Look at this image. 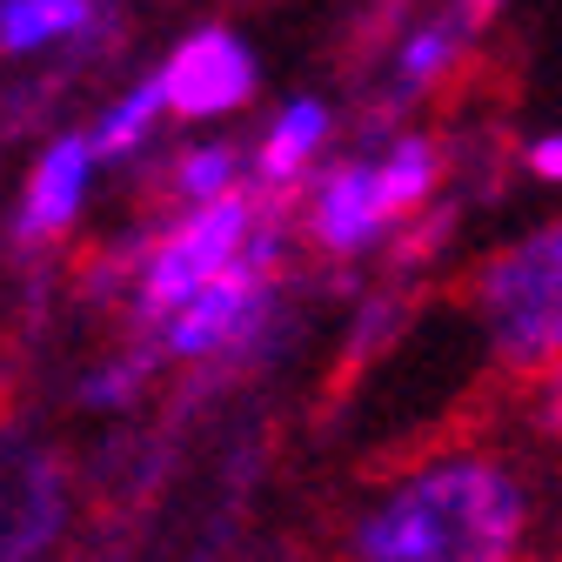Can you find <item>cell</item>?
<instances>
[{
  "label": "cell",
  "instance_id": "1",
  "mask_svg": "<svg viewBox=\"0 0 562 562\" xmlns=\"http://www.w3.org/2000/svg\"><path fill=\"white\" fill-rule=\"evenodd\" d=\"M529 536V488L496 456H436L356 522L362 562H503Z\"/></svg>",
  "mask_w": 562,
  "mask_h": 562
},
{
  "label": "cell",
  "instance_id": "2",
  "mask_svg": "<svg viewBox=\"0 0 562 562\" xmlns=\"http://www.w3.org/2000/svg\"><path fill=\"white\" fill-rule=\"evenodd\" d=\"M475 322L516 375H542L562 356V215L482 261Z\"/></svg>",
  "mask_w": 562,
  "mask_h": 562
},
{
  "label": "cell",
  "instance_id": "3",
  "mask_svg": "<svg viewBox=\"0 0 562 562\" xmlns=\"http://www.w3.org/2000/svg\"><path fill=\"white\" fill-rule=\"evenodd\" d=\"M255 228H261V215H255V201H248L241 188L222 194V201L181 207V222H168V228L148 241V255L134 261V308H140V322L161 328L194 289H207L222 268H235V261L248 255Z\"/></svg>",
  "mask_w": 562,
  "mask_h": 562
},
{
  "label": "cell",
  "instance_id": "4",
  "mask_svg": "<svg viewBox=\"0 0 562 562\" xmlns=\"http://www.w3.org/2000/svg\"><path fill=\"white\" fill-rule=\"evenodd\" d=\"M274 255H281V235L261 222L248 255L235 268H222L207 289H194L168 322H161V356L175 362H207V356H228L255 335V322L268 315V281H274Z\"/></svg>",
  "mask_w": 562,
  "mask_h": 562
},
{
  "label": "cell",
  "instance_id": "5",
  "mask_svg": "<svg viewBox=\"0 0 562 562\" xmlns=\"http://www.w3.org/2000/svg\"><path fill=\"white\" fill-rule=\"evenodd\" d=\"M255 81H261V60L235 27H194L161 60V88H168L175 121H222L255 94Z\"/></svg>",
  "mask_w": 562,
  "mask_h": 562
},
{
  "label": "cell",
  "instance_id": "6",
  "mask_svg": "<svg viewBox=\"0 0 562 562\" xmlns=\"http://www.w3.org/2000/svg\"><path fill=\"white\" fill-rule=\"evenodd\" d=\"M402 222V207L382 181V155H362V161H335L315 175V194H308V235L315 248L328 255H369L389 228Z\"/></svg>",
  "mask_w": 562,
  "mask_h": 562
},
{
  "label": "cell",
  "instance_id": "7",
  "mask_svg": "<svg viewBox=\"0 0 562 562\" xmlns=\"http://www.w3.org/2000/svg\"><path fill=\"white\" fill-rule=\"evenodd\" d=\"M94 168H101V148H94L88 127L54 134L47 148L34 155L27 188H21V235L27 241H54V235L75 228L88 194H94Z\"/></svg>",
  "mask_w": 562,
  "mask_h": 562
},
{
  "label": "cell",
  "instance_id": "8",
  "mask_svg": "<svg viewBox=\"0 0 562 562\" xmlns=\"http://www.w3.org/2000/svg\"><path fill=\"white\" fill-rule=\"evenodd\" d=\"M328 134H335L328 101H315V94L281 101V108H274V121H268V127H261V140H255V181H261V188H295V181L322 161Z\"/></svg>",
  "mask_w": 562,
  "mask_h": 562
},
{
  "label": "cell",
  "instance_id": "9",
  "mask_svg": "<svg viewBox=\"0 0 562 562\" xmlns=\"http://www.w3.org/2000/svg\"><path fill=\"white\" fill-rule=\"evenodd\" d=\"M175 108H168V88H161V67L155 75H140V81H127L101 114H94V148H101V161H127V155H140L155 140V127L168 121Z\"/></svg>",
  "mask_w": 562,
  "mask_h": 562
},
{
  "label": "cell",
  "instance_id": "10",
  "mask_svg": "<svg viewBox=\"0 0 562 562\" xmlns=\"http://www.w3.org/2000/svg\"><path fill=\"white\" fill-rule=\"evenodd\" d=\"M88 27H94V0H0V47L14 60L41 54V47H60Z\"/></svg>",
  "mask_w": 562,
  "mask_h": 562
},
{
  "label": "cell",
  "instance_id": "11",
  "mask_svg": "<svg viewBox=\"0 0 562 562\" xmlns=\"http://www.w3.org/2000/svg\"><path fill=\"white\" fill-rule=\"evenodd\" d=\"M469 27H475V14H469V8H462V14H449V21L415 27V34H408V47H402V88H429V81H442L449 67L462 60Z\"/></svg>",
  "mask_w": 562,
  "mask_h": 562
},
{
  "label": "cell",
  "instance_id": "12",
  "mask_svg": "<svg viewBox=\"0 0 562 562\" xmlns=\"http://www.w3.org/2000/svg\"><path fill=\"white\" fill-rule=\"evenodd\" d=\"M235 188H241V155L228 148V140H201V148H188V155L175 161V194H181V207L222 201V194H235Z\"/></svg>",
  "mask_w": 562,
  "mask_h": 562
},
{
  "label": "cell",
  "instance_id": "13",
  "mask_svg": "<svg viewBox=\"0 0 562 562\" xmlns=\"http://www.w3.org/2000/svg\"><path fill=\"white\" fill-rule=\"evenodd\" d=\"M148 356H121V362H108V369H94L88 382H81V395L94 402V408H127L134 395H140V382H148Z\"/></svg>",
  "mask_w": 562,
  "mask_h": 562
},
{
  "label": "cell",
  "instance_id": "14",
  "mask_svg": "<svg viewBox=\"0 0 562 562\" xmlns=\"http://www.w3.org/2000/svg\"><path fill=\"white\" fill-rule=\"evenodd\" d=\"M522 161H529V175H536V181L562 188V127H555V134H536L529 148H522Z\"/></svg>",
  "mask_w": 562,
  "mask_h": 562
},
{
  "label": "cell",
  "instance_id": "15",
  "mask_svg": "<svg viewBox=\"0 0 562 562\" xmlns=\"http://www.w3.org/2000/svg\"><path fill=\"white\" fill-rule=\"evenodd\" d=\"M536 415H542V429L562 442V356L542 369V389H536Z\"/></svg>",
  "mask_w": 562,
  "mask_h": 562
},
{
  "label": "cell",
  "instance_id": "16",
  "mask_svg": "<svg viewBox=\"0 0 562 562\" xmlns=\"http://www.w3.org/2000/svg\"><path fill=\"white\" fill-rule=\"evenodd\" d=\"M462 8H469V14L482 21V14H496V0H462Z\"/></svg>",
  "mask_w": 562,
  "mask_h": 562
}]
</instances>
